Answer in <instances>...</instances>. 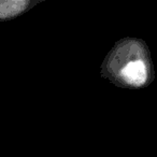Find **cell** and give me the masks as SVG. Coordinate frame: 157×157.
<instances>
[{
  "mask_svg": "<svg viewBox=\"0 0 157 157\" xmlns=\"http://www.w3.org/2000/svg\"><path fill=\"white\" fill-rule=\"evenodd\" d=\"M101 74L118 87L139 90L148 86L155 74L145 42L136 38L117 41L101 65Z\"/></svg>",
  "mask_w": 157,
  "mask_h": 157,
  "instance_id": "obj_1",
  "label": "cell"
},
{
  "mask_svg": "<svg viewBox=\"0 0 157 157\" xmlns=\"http://www.w3.org/2000/svg\"><path fill=\"white\" fill-rule=\"evenodd\" d=\"M44 0H0V23L15 20Z\"/></svg>",
  "mask_w": 157,
  "mask_h": 157,
  "instance_id": "obj_2",
  "label": "cell"
}]
</instances>
